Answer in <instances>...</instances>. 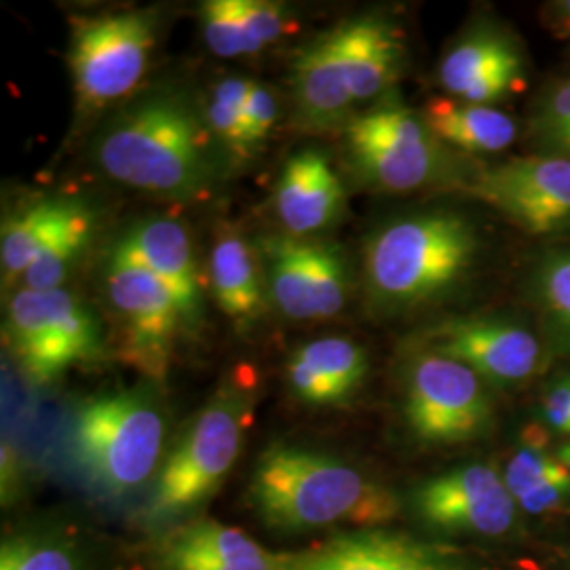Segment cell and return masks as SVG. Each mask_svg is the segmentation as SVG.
I'll list each match as a JSON object with an SVG mask.
<instances>
[{"label": "cell", "mask_w": 570, "mask_h": 570, "mask_svg": "<svg viewBox=\"0 0 570 570\" xmlns=\"http://www.w3.org/2000/svg\"><path fill=\"white\" fill-rule=\"evenodd\" d=\"M252 503L282 530L379 529L397 515L391 490L343 461L296 446H273L252 478Z\"/></svg>", "instance_id": "1"}, {"label": "cell", "mask_w": 570, "mask_h": 570, "mask_svg": "<svg viewBox=\"0 0 570 570\" xmlns=\"http://www.w3.org/2000/svg\"><path fill=\"white\" fill-rule=\"evenodd\" d=\"M96 161L115 183L195 197L212 178L204 125L178 96L134 104L104 129Z\"/></svg>", "instance_id": "2"}, {"label": "cell", "mask_w": 570, "mask_h": 570, "mask_svg": "<svg viewBox=\"0 0 570 570\" xmlns=\"http://www.w3.org/2000/svg\"><path fill=\"white\" fill-rule=\"evenodd\" d=\"M478 254V233L452 212H428L393 220L366 245L372 298L389 308L425 305L468 277Z\"/></svg>", "instance_id": "3"}, {"label": "cell", "mask_w": 570, "mask_h": 570, "mask_svg": "<svg viewBox=\"0 0 570 570\" xmlns=\"http://www.w3.org/2000/svg\"><path fill=\"white\" fill-rule=\"evenodd\" d=\"M72 450L87 475L110 494L142 487L161 459L165 419L138 391L87 402L75 416Z\"/></svg>", "instance_id": "4"}, {"label": "cell", "mask_w": 570, "mask_h": 570, "mask_svg": "<svg viewBox=\"0 0 570 570\" xmlns=\"http://www.w3.org/2000/svg\"><path fill=\"white\" fill-rule=\"evenodd\" d=\"M254 393L226 385L165 461L150 497L148 520L165 524L199 508L223 484L244 444Z\"/></svg>", "instance_id": "5"}, {"label": "cell", "mask_w": 570, "mask_h": 570, "mask_svg": "<svg viewBox=\"0 0 570 570\" xmlns=\"http://www.w3.org/2000/svg\"><path fill=\"white\" fill-rule=\"evenodd\" d=\"M9 345L21 370L37 385H49L102 351V330L94 313L68 289H28L11 298Z\"/></svg>", "instance_id": "6"}, {"label": "cell", "mask_w": 570, "mask_h": 570, "mask_svg": "<svg viewBox=\"0 0 570 570\" xmlns=\"http://www.w3.org/2000/svg\"><path fill=\"white\" fill-rule=\"evenodd\" d=\"M155 11H121L82 20L72 30L68 63L82 110L125 98L142 81L157 41Z\"/></svg>", "instance_id": "7"}, {"label": "cell", "mask_w": 570, "mask_h": 570, "mask_svg": "<svg viewBox=\"0 0 570 570\" xmlns=\"http://www.w3.org/2000/svg\"><path fill=\"white\" fill-rule=\"evenodd\" d=\"M102 279L121 324L125 362L144 376L161 381L184 324L176 298L155 275L115 249H110Z\"/></svg>", "instance_id": "8"}, {"label": "cell", "mask_w": 570, "mask_h": 570, "mask_svg": "<svg viewBox=\"0 0 570 570\" xmlns=\"http://www.w3.org/2000/svg\"><path fill=\"white\" fill-rule=\"evenodd\" d=\"M406 419L414 435L433 444L480 438L490 423L482 376L446 355H419L407 370Z\"/></svg>", "instance_id": "9"}, {"label": "cell", "mask_w": 570, "mask_h": 570, "mask_svg": "<svg viewBox=\"0 0 570 570\" xmlns=\"http://www.w3.org/2000/svg\"><path fill=\"white\" fill-rule=\"evenodd\" d=\"M438 138L423 117L400 104L374 108L346 127L351 157L367 183L406 193L431 183L440 169Z\"/></svg>", "instance_id": "10"}, {"label": "cell", "mask_w": 570, "mask_h": 570, "mask_svg": "<svg viewBox=\"0 0 570 570\" xmlns=\"http://www.w3.org/2000/svg\"><path fill=\"white\" fill-rule=\"evenodd\" d=\"M266 282L275 306L289 320H330L343 311L351 275L338 247L279 235L261 242Z\"/></svg>", "instance_id": "11"}, {"label": "cell", "mask_w": 570, "mask_h": 570, "mask_svg": "<svg viewBox=\"0 0 570 570\" xmlns=\"http://www.w3.org/2000/svg\"><path fill=\"white\" fill-rule=\"evenodd\" d=\"M469 193L530 235L570 228V157L534 155L487 167Z\"/></svg>", "instance_id": "12"}, {"label": "cell", "mask_w": 570, "mask_h": 570, "mask_svg": "<svg viewBox=\"0 0 570 570\" xmlns=\"http://www.w3.org/2000/svg\"><path fill=\"white\" fill-rule=\"evenodd\" d=\"M414 508L429 527L501 537L515 522V499L489 465H465L428 480L414 492Z\"/></svg>", "instance_id": "13"}, {"label": "cell", "mask_w": 570, "mask_h": 570, "mask_svg": "<svg viewBox=\"0 0 570 570\" xmlns=\"http://www.w3.org/2000/svg\"><path fill=\"white\" fill-rule=\"evenodd\" d=\"M282 570H469L468 562L438 543L406 532L357 529L296 556H285Z\"/></svg>", "instance_id": "14"}, {"label": "cell", "mask_w": 570, "mask_h": 570, "mask_svg": "<svg viewBox=\"0 0 570 570\" xmlns=\"http://www.w3.org/2000/svg\"><path fill=\"white\" fill-rule=\"evenodd\" d=\"M431 351L499 385L527 381L541 364V345L534 334L505 320L446 322L431 332Z\"/></svg>", "instance_id": "15"}, {"label": "cell", "mask_w": 570, "mask_h": 570, "mask_svg": "<svg viewBox=\"0 0 570 570\" xmlns=\"http://www.w3.org/2000/svg\"><path fill=\"white\" fill-rule=\"evenodd\" d=\"M440 82L463 102L490 106L527 87V61L505 32L478 28L444 56Z\"/></svg>", "instance_id": "16"}, {"label": "cell", "mask_w": 570, "mask_h": 570, "mask_svg": "<svg viewBox=\"0 0 570 570\" xmlns=\"http://www.w3.org/2000/svg\"><path fill=\"white\" fill-rule=\"evenodd\" d=\"M112 249L144 266L171 292L186 326H195L202 320V277L193 256L190 237L178 220H142L125 230Z\"/></svg>", "instance_id": "17"}, {"label": "cell", "mask_w": 570, "mask_h": 570, "mask_svg": "<svg viewBox=\"0 0 570 570\" xmlns=\"http://www.w3.org/2000/svg\"><path fill=\"white\" fill-rule=\"evenodd\" d=\"M345 186L320 150H301L285 161L273 204L292 237H308L332 225L345 207Z\"/></svg>", "instance_id": "18"}, {"label": "cell", "mask_w": 570, "mask_h": 570, "mask_svg": "<svg viewBox=\"0 0 570 570\" xmlns=\"http://www.w3.org/2000/svg\"><path fill=\"white\" fill-rule=\"evenodd\" d=\"M287 385L311 406H336L364 385L367 355L348 338H317L298 346L287 360Z\"/></svg>", "instance_id": "19"}, {"label": "cell", "mask_w": 570, "mask_h": 570, "mask_svg": "<svg viewBox=\"0 0 570 570\" xmlns=\"http://www.w3.org/2000/svg\"><path fill=\"white\" fill-rule=\"evenodd\" d=\"M285 556L258 546L244 530L218 522H193L161 551L165 570H282Z\"/></svg>", "instance_id": "20"}, {"label": "cell", "mask_w": 570, "mask_h": 570, "mask_svg": "<svg viewBox=\"0 0 570 570\" xmlns=\"http://www.w3.org/2000/svg\"><path fill=\"white\" fill-rule=\"evenodd\" d=\"M353 102L383 94L400 72L404 45L397 30L381 18L346 21L334 30Z\"/></svg>", "instance_id": "21"}, {"label": "cell", "mask_w": 570, "mask_h": 570, "mask_svg": "<svg viewBox=\"0 0 570 570\" xmlns=\"http://www.w3.org/2000/svg\"><path fill=\"white\" fill-rule=\"evenodd\" d=\"M294 94L306 121L332 125L353 106L334 30L308 42L294 60Z\"/></svg>", "instance_id": "22"}, {"label": "cell", "mask_w": 570, "mask_h": 570, "mask_svg": "<svg viewBox=\"0 0 570 570\" xmlns=\"http://www.w3.org/2000/svg\"><path fill=\"white\" fill-rule=\"evenodd\" d=\"M252 245L225 228L209 256V277L218 306L239 327H249L263 313V279Z\"/></svg>", "instance_id": "23"}, {"label": "cell", "mask_w": 570, "mask_h": 570, "mask_svg": "<svg viewBox=\"0 0 570 570\" xmlns=\"http://www.w3.org/2000/svg\"><path fill=\"white\" fill-rule=\"evenodd\" d=\"M423 119L440 142L465 153H501L518 136V125L503 110L454 98H433L425 106Z\"/></svg>", "instance_id": "24"}, {"label": "cell", "mask_w": 570, "mask_h": 570, "mask_svg": "<svg viewBox=\"0 0 570 570\" xmlns=\"http://www.w3.org/2000/svg\"><path fill=\"white\" fill-rule=\"evenodd\" d=\"M79 204L81 202L72 199H45L9 218L0 239L4 284L23 277L28 266L35 263L42 247L58 235L61 226L70 220Z\"/></svg>", "instance_id": "25"}, {"label": "cell", "mask_w": 570, "mask_h": 570, "mask_svg": "<svg viewBox=\"0 0 570 570\" xmlns=\"http://www.w3.org/2000/svg\"><path fill=\"white\" fill-rule=\"evenodd\" d=\"M94 235V212L79 204L70 220L45 245L21 282L28 289H58Z\"/></svg>", "instance_id": "26"}, {"label": "cell", "mask_w": 570, "mask_h": 570, "mask_svg": "<svg viewBox=\"0 0 570 570\" xmlns=\"http://www.w3.org/2000/svg\"><path fill=\"white\" fill-rule=\"evenodd\" d=\"M249 85L252 81L247 79H225L216 85L207 104V125L212 134L237 157L254 153L245 122V98Z\"/></svg>", "instance_id": "27"}, {"label": "cell", "mask_w": 570, "mask_h": 570, "mask_svg": "<svg viewBox=\"0 0 570 570\" xmlns=\"http://www.w3.org/2000/svg\"><path fill=\"white\" fill-rule=\"evenodd\" d=\"M0 570H85L79 551L60 537L21 534L4 541Z\"/></svg>", "instance_id": "28"}, {"label": "cell", "mask_w": 570, "mask_h": 570, "mask_svg": "<svg viewBox=\"0 0 570 570\" xmlns=\"http://www.w3.org/2000/svg\"><path fill=\"white\" fill-rule=\"evenodd\" d=\"M530 140L541 155L570 157V79L551 85L534 104Z\"/></svg>", "instance_id": "29"}, {"label": "cell", "mask_w": 570, "mask_h": 570, "mask_svg": "<svg viewBox=\"0 0 570 570\" xmlns=\"http://www.w3.org/2000/svg\"><path fill=\"white\" fill-rule=\"evenodd\" d=\"M534 296L553 332L570 348V252H551L534 268Z\"/></svg>", "instance_id": "30"}, {"label": "cell", "mask_w": 570, "mask_h": 570, "mask_svg": "<svg viewBox=\"0 0 570 570\" xmlns=\"http://www.w3.org/2000/svg\"><path fill=\"white\" fill-rule=\"evenodd\" d=\"M202 26L207 49L218 58H239L254 53L235 0H209L202 9Z\"/></svg>", "instance_id": "31"}, {"label": "cell", "mask_w": 570, "mask_h": 570, "mask_svg": "<svg viewBox=\"0 0 570 570\" xmlns=\"http://www.w3.org/2000/svg\"><path fill=\"white\" fill-rule=\"evenodd\" d=\"M513 499L524 494L527 490L570 480V469L558 461V456H550L541 449H522L510 461L503 475Z\"/></svg>", "instance_id": "32"}, {"label": "cell", "mask_w": 570, "mask_h": 570, "mask_svg": "<svg viewBox=\"0 0 570 570\" xmlns=\"http://www.w3.org/2000/svg\"><path fill=\"white\" fill-rule=\"evenodd\" d=\"M235 7L244 23L247 39L254 47V53L284 37L287 21L279 4L266 0H235Z\"/></svg>", "instance_id": "33"}, {"label": "cell", "mask_w": 570, "mask_h": 570, "mask_svg": "<svg viewBox=\"0 0 570 570\" xmlns=\"http://www.w3.org/2000/svg\"><path fill=\"white\" fill-rule=\"evenodd\" d=\"M277 119V102L275 96L265 85L252 81L247 98H245V122L252 148L265 142Z\"/></svg>", "instance_id": "34"}, {"label": "cell", "mask_w": 570, "mask_h": 570, "mask_svg": "<svg viewBox=\"0 0 570 570\" xmlns=\"http://www.w3.org/2000/svg\"><path fill=\"white\" fill-rule=\"evenodd\" d=\"M570 501V480L550 482L537 489H530L515 499V503L529 513H548L562 508Z\"/></svg>", "instance_id": "35"}, {"label": "cell", "mask_w": 570, "mask_h": 570, "mask_svg": "<svg viewBox=\"0 0 570 570\" xmlns=\"http://www.w3.org/2000/svg\"><path fill=\"white\" fill-rule=\"evenodd\" d=\"M543 416L548 425L570 435V379L556 383L543 400Z\"/></svg>", "instance_id": "36"}, {"label": "cell", "mask_w": 570, "mask_h": 570, "mask_svg": "<svg viewBox=\"0 0 570 570\" xmlns=\"http://www.w3.org/2000/svg\"><path fill=\"white\" fill-rule=\"evenodd\" d=\"M541 20L556 39H570V0H558L543 7Z\"/></svg>", "instance_id": "37"}, {"label": "cell", "mask_w": 570, "mask_h": 570, "mask_svg": "<svg viewBox=\"0 0 570 570\" xmlns=\"http://www.w3.org/2000/svg\"><path fill=\"white\" fill-rule=\"evenodd\" d=\"M558 461L564 463V465L570 469V444L558 452Z\"/></svg>", "instance_id": "38"}]
</instances>
